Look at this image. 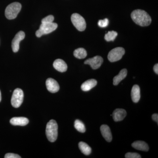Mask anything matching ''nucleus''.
Here are the masks:
<instances>
[{"mask_svg":"<svg viewBox=\"0 0 158 158\" xmlns=\"http://www.w3.org/2000/svg\"><path fill=\"white\" fill-rule=\"evenodd\" d=\"M131 17L134 22L141 27L149 26L152 22L150 16L146 11L141 9L134 10L131 14Z\"/></svg>","mask_w":158,"mask_h":158,"instance_id":"1","label":"nucleus"},{"mask_svg":"<svg viewBox=\"0 0 158 158\" xmlns=\"http://www.w3.org/2000/svg\"><path fill=\"white\" fill-rule=\"evenodd\" d=\"M58 124L56 120L52 119L48 122L46 126V134L49 141L53 142L56 140L58 137Z\"/></svg>","mask_w":158,"mask_h":158,"instance_id":"2","label":"nucleus"},{"mask_svg":"<svg viewBox=\"0 0 158 158\" xmlns=\"http://www.w3.org/2000/svg\"><path fill=\"white\" fill-rule=\"evenodd\" d=\"M21 8V5L19 2H13L7 6L5 11L6 17L9 19L16 18Z\"/></svg>","mask_w":158,"mask_h":158,"instance_id":"3","label":"nucleus"},{"mask_svg":"<svg viewBox=\"0 0 158 158\" xmlns=\"http://www.w3.org/2000/svg\"><path fill=\"white\" fill-rule=\"evenodd\" d=\"M58 27V24L53 22L48 23H41L39 30L36 32L37 37H40L43 35L52 33L55 31Z\"/></svg>","mask_w":158,"mask_h":158,"instance_id":"4","label":"nucleus"},{"mask_svg":"<svg viewBox=\"0 0 158 158\" xmlns=\"http://www.w3.org/2000/svg\"><path fill=\"white\" fill-rule=\"evenodd\" d=\"M72 22L77 30L80 31H85L86 28V23L85 19L77 13H74L71 17Z\"/></svg>","mask_w":158,"mask_h":158,"instance_id":"5","label":"nucleus"},{"mask_svg":"<svg viewBox=\"0 0 158 158\" xmlns=\"http://www.w3.org/2000/svg\"><path fill=\"white\" fill-rule=\"evenodd\" d=\"M24 94L22 90L16 88L13 91L11 98V104L15 108L19 107L23 100Z\"/></svg>","mask_w":158,"mask_h":158,"instance_id":"6","label":"nucleus"},{"mask_svg":"<svg viewBox=\"0 0 158 158\" xmlns=\"http://www.w3.org/2000/svg\"><path fill=\"white\" fill-rule=\"evenodd\" d=\"M125 53L123 48L117 47L111 50L108 56V59L111 62H115L120 60Z\"/></svg>","mask_w":158,"mask_h":158,"instance_id":"7","label":"nucleus"},{"mask_svg":"<svg viewBox=\"0 0 158 158\" xmlns=\"http://www.w3.org/2000/svg\"><path fill=\"white\" fill-rule=\"evenodd\" d=\"M25 37V34L23 31H19L15 36L11 42V48L14 52H17L19 50V43Z\"/></svg>","mask_w":158,"mask_h":158,"instance_id":"8","label":"nucleus"},{"mask_svg":"<svg viewBox=\"0 0 158 158\" xmlns=\"http://www.w3.org/2000/svg\"><path fill=\"white\" fill-rule=\"evenodd\" d=\"M103 62V59L102 57L96 56L86 60L85 62V64L90 65L93 69H96L101 66Z\"/></svg>","mask_w":158,"mask_h":158,"instance_id":"9","label":"nucleus"},{"mask_svg":"<svg viewBox=\"0 0 158 158\" xmlns=\"http://www.w3.org/2000/svg\"><path fill=\"white\" fill-rule=\"evenodd\" d=\"M47 88L51 93H55L59 90V85L58 82L52 78H49L46 81Z\"/></svg>","mask_w":158,"mask_h":158,"instance_id":"10","label":"nucleus"},{"mask_svg":"<svg viewBox=\"0 0 158 158\" xmlns=\"http://www.w3.org/2000/svg\"><path fill=\"white\" fill-rule=\"evenodd\" d=\"M126 111L125 110L122 109H116L113 111V116L114 121L118 122L123 120L127 116Z\"/></svg>","mask_w":158,"mask_h":158,"instance_id":"11","label":"nucleus"},{"mask_svg":"<svg viewBox=\"0 0 158 158\" xmlns=\"http://www.w3.org/2000/svg\"><path fill=\"white\" fill-rule=\"evenodd\" d=\"M29 119L26 117H13L10 119V122L11 124L14 126H24L29 123Z\"/></svg>","mask_w":158,"mask_h":158,"instance_id":"12","label":"nucleus"},{"mask_svg":"<svg viewBox=\"0 0 158 158\" xmlns=\"http://www.w3.org/2000/svg\"><path fill=\"white\" fill-rule=\"evenodd\" d=\"M102 135L106 141L110 142L112 140V135L110 128L107 125H102L100 127Z\"/></svg>","mask_w":158,"mask_h":158,"instance_id":"13","label":"nucleus"},{"mask_svg":"<svg viewBox=\"0 0 158 158\" xmlns=\"http://www.w3.org/2000/svg\"><path fill=\"white\" fill-rule=\"evenodd\" d=\"M53 66L55 69L60 72H65L67 69V65L63 60L57 59L54 61Z\"/></svg>","mask_w":158,"mask_h":158,"instance_id":"14","label":"nucleus"},{"mask_svg":"<svg viewBox=\"0 0 158 158\" xmlns=\"http://www.w3.org/2000/svg\"><path fill=\"white\" fill-rule=\"evenodd\" d=\"M97 85V81L94 79H90L84 82L81 86V88L83 91H88L94 88Z\"/></svg>","mask_w":158,"mask_h":158,"instance_id":"15","label":"nucleus"},{"mask_svg":"<svg viewBox=\"0 0 158 158\" xmlns=\"http://www.w3.org/2000/svg\"><path fill=\"white\" fill-rule=\"evenodd\" d=\"M132 100L134 102L137 103L140 100L141 95H140V89L139 86L138 85H135L133 86L132 88L131 92Z\"/></svg>","mask_w":158,"mask_h":158,"instance_id":"16","label":"nucleus"},{"mask_svg":"<svg viewBox=\"0 0 158 158\" xmlns=\"http://www.w3.org/2000/svg\"><path fill=\"white\" fill-rule=\"evenodd\" d=\"M132 146L134 148L138 150L147 152L149 150L148 144L143 141H135L132 144Z\"/></svg>","mask_w":158,"mask_h":158,"instance_id":"17","label":"nucleus"},{"mask_svg":"<svg viewBox=\"0 0 158 158\" xmlns=\"http://www.w3.org/2000/svg\"><path fill=\"white\" fill-rule=\"evenodd\" d=\"M127 70L126 69H122L119 73L117 76L113 78V85H117L122 80L127 77Z\"/></svg>","mask_w":158,"mask_h":158,"instance_id":"18","label":"nucleus"},{"mask_svg":"<svg viewBox=\"0 0 158 158\" xmlns=\"http://www.w3.org/2000/svg\"><path fill=\"white\" fill-rule=\"evenodd\" d=\"M79 148L81 152L85 155H89L91 153V148L85 142L83 141L79 142Z\"/></svg>","mask_w":158,"mask_h":158,"instance_id":"19","label":"nucleus"},{"mask_svg":"<svg viewBox=\"0 0 158 158\" xmlns=\"http://www.w3.org/2000/svg\"><path fill=\"white\" fill-rule=\"evenodd\" d=\"M73 55L77 59H83L87 56V52L85 49L81 48L77 49L74 51Z\"/></svg>","mask_w":158,"mask_h":158,"instance_id":"20","label":"nucleus"},{"mask_svg":"<svg viewBox=\"0 0 158 158\" xmlns=\"http://www.w3.org/2000/svg\"><path fill=\"white\" fill-rule=\"evenodd\" d=\"M74 127L77 131L81 133H85L86 131V128L85 125L79 119H77L74 123Z\"/></svg>","mask_w":158,"mask_h":158,"instance_id":"21","label":"nucleus"},{"mask_svg":"<svg viewBox=\"0 0 158 158\" xmlns=\"http://www.w3.org/2000/svg\"><path fill=\"white\" fill-rule=\"evenodd\" d=\"M117 35H118V34L116 31H109L105 35V39L107 41H114Z\"/></svg>","mask_w":158,"mask_h":158,"instance_id":"22","label":"nucleus"},{"mask_svg":"<svg viewBox=\"0 0 158 158\" xmlns=\"http://www.w3.org/2000/svg\"><path fill=\"white\" fill-rule=\"evenodd\" d=\"M54 17L52 15H49L44 18L43 19L41 20V23H48L53 22Z\"/></svg>","mask_w":158,"mask_h":158,"instance_id":"23","label":"nucleus"},{"mask_svg":"<svg viewBox=\"0 0 158 158\" xmlns=\"http://www.w3.org/2000/svg\"><path fill=\"white\" fill-rule=\"evenodd\" d=\"M109 21L108 19L106 18L103 20H100L98 22V25L99 27L102 28L106 27L109 24Z\"/></svg>","mask_w":158,"mask_h":158,"instance_id":"24","label":"nucleus"},{"mask_svg":"<svg viewBox=\"0 0 158 158\" xmlns=\"http://www.w3.org/2000/svg\"><path fill=\"white\" fill-rule=\"evenodd\" d=\"M125 158H141V156L137 153L128 152L126 154Z\"/></svg>","mask_w":158,"mask_h":158,"instance_id":"25","label":"nucleus"},{"mask_svg":"<svg viewBox=\"0 0 158 158\" xmlns=\"http://www.w3.org/2000/svg\"><path fill=\"white\" fill-rule=\"evenodd\" d=\"M5 158H20L19 155L16 154L12 153H8L6 154L5 156Z\"/></svg>","mask_w":158,"mask_h":158,"instance_id":"26","label":"nucleus"},{"mask_svg":"<svg viewBox=\"0 0 158 158\" xmlns=\"http://www.w3.org/2000/svg\"><path fill=\"white\" fill-rule=\"evenodd\" d=\"M152 119L155 121L157 123H158V115L157 113H155L153 114L152 116Z\"/></svg>","mask_w":158,"mask_h":158,"instance_id":"27","label":"nucleus"},{"mask_svg":"<svg viewBox=\"0 0 158 158\" xmlns=\"http://www.w3.org/2000/svg\"><path fill=\"white\" fill-rule=\"evenodd\" d=\"M154 71L157 74H158V64L157 63L155 65H154L153 67Z\"/></svg>","mask_w":158,"mask_h":158,"instance_id":"28","label":"nucleus"},{"mask_svg":"<svg viewBox=\"0 0 158 158\" xmlns=\"http://www.w3.org/2000/svg\"><path fill=\"white\" fill-rule=\"evenodd\" d=\"M1 100H2V95H1V92L0 91V102L1 101Z\"/></svg>","mask_w":158,"mask_h":158,"instance_id":"29","label":"nucleus"}]
</instances>
